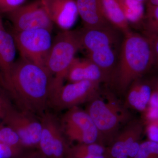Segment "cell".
<instances>
[{
    "label": "cell",
    "instance_id": "obj_29",
    "mask_svg": "<svg viewBox=\"0 0 158 158\" xmlns=\"http://www.w3.org/2000/svg\"><path fill=\"white\" fill-rule=\"evenodd\" d=\"M147 6H158V0H147Z\"/></svg>",
    "mask_w": 158,
    "mask_h": 158
},
{
    "label": "cell",
    "instance_id": "obj_27",
    "mask_svg": "<svg viewBox=\"0 0 158 158\" xmlns=\"http://www.w3.org/2000/svg\"><path fill=\"white\" fill-rule=\"evenodd\" d=\"M19 158H47L38 150H31L21 153Z\"/></svg>",
    "mask_w": 158,
    "mask_h": 158
},
{
    "label": "cell",
    "instance_id": "obj_16",
    "mask_svg": "<svg viewBox=\"0 0 158 158\" xmlns=\"http://www.w3.org/2000/svg\"><path fill=\"white\" fill-rule=\"evenodd\" d=\"M120 46L107 47L87 53V58L101 69L109 85H114Z\"/></svg>",
    "mask_w": 158,
    "mask_h": 158
},
{
    "label": "cell",
    "instance_id": "obj_19",
    "mask_svg": "<svg viewBox=\"0 0 158 158\" xmlns=\"http://www.w3.org/2000/svg\"><path fill=\"white\" fill-rule=\"evenodd\" d=\"M101 3L105 16L111 25L123 34L131 31L130 23L117 0H101Z\"/></svg>",
    "mask_w": 158,
    "mask_h": 158
},
{
    "label": "cell",
    "instance_id": "obj_4",
    "mask_svg": "<svg viewBox=\"0 0 158 158\" xmlns=\"http://www.w3.org/2000/svg\"><path fill=\"white\" fill-rule=\"evenodd\" d=\"M80 49L77 30L63 31L53 41L45 65L52 78L51 96L64 85L71 64Z\"/></svg>",
    "mask_w": 158,
    "mask_h": 158
},
{
    "label": "cell",
    "instance_id": "obj_2",
    "mask_svg": "<svg viewBox=\"0 0 158 158\" xmlns=\"http://www.w3.org/2000/svg\"><path fill=\"white\" fill-rule=\"evenodd\" d=\"M153 63L151 46L145 35L131 31L123 34L114 82L118 92L125 94L132 82L149 72Z\"/></svg>",
    "mask_w": 158,
    "mask_h": 158
},
{
    "label": "cell",
    "instance_id": "obj_21",
    "mask_svg": "<svg viewBox=\"0 0 158 158\" xmlns=\"http://www.w3.org/2000/svg\"><path fill=\"white\" fill-rule=\"evenodd\" d=\"M106 147L99 143L78 144L69 147L65 158H77L87 156L104 155Z\"/></svg>",
    "mask_w": 158,
    "mask_h": 158
},
{
    "label": "cell",
    "instance_id": "obj_28",
    "mask_svg": "<svg viewBox=\"0 0 158 158\" xmlns=\"http://www.w3.org/2000/svg\"><path fill=\"white\" fill-rule=\"evenodd\" d=\"M149 79L152 85L153 90L158 95V75L154 76Z\"/></svg>",
    "mask_w": 158,
    "mask_h": 158
},
{
    "label": "cell",
    "instance_id": "obj_11",
    "mask_svg": "<svg viewBox=\"0 0 158 158\" xmlns=\"http://www.w3.org/2000/svg\"><path fill=\"white\" fill-rule=\"evenodd\" d=\"M35 116L12 107L3 120V123L9 126L17 133L24 148L38 147L42 124L40 119Z\"/></svg>",
    "mask_w": 158,
    "mask_h": 158
},
{
    "label": "cell",
    "instance_id": "obj_7",
    "mask_svg": "<svg viewBox=\"0 0 158 158\" xmlns=\"http://www.w3.org/2000/svg\"><path fill=\"white\" fill-rule=\"evenodd\" d=\"M98 82L82 81L63 85L51 96L49 106L59 110L69 109L89 102L100 92Z\"/></svg>",
    "mask_w": 158,
    "mask_h": 158
},
{
    "label": "cell",
    "instance_id": "obj_10",
    "mask_svg": "<svg viewBox=\"0 0 158 158\" xmlns=\"http://www.w3.org/2000/svg\"><path fill=\"white\" fill-rule=\"evenodd\" d=\"M7 14L14 31L40 28L52 30L53 23L40 0L23 5Z\"/></svg>",
    "mask_w": 158,
    "mask_h": 158
},
{
    "label": "cell",
    "instance_id": "obj_23",
    "mask_svg": "<svg viewBox=\"0 0 158 158\" xmlns=\"http://www.w3.org/2000/svg\"><path fill=\"white\" fill-rule=\"evenodd\" d=\"M143 24V33L158 35V6H147Z\"/></svg>",
    "mask_w": 158,
    "mask_h": 158
},
{
    "label": "cell",
    "instance_id": "obj_32",
    "mask_svg": "<svg viewBox=\"0 0 158 158\" xmlns=\"http://www.w3.org/2000/svg\"><path fill=\"white\" fill-rule=\"evenodd\" d=\"M0 158H2V156H1V155H0Z\"/></svg>",
    "mask_w": 158,
    "mask_h": 158
},
{
    "label": "cell",
    "instance_id": "obj_5",
    "mask_svg": "<svg viewBox=\"0 0 158 158\" xmlns=\"http://www.w3.org/2000/svg\"><path fill=\"white\" fill-rule=\"evenodd\" d=\"M51 32L43 28L14 31L12 35L21 58L45 67L53 43Z\"/></svg>",
    "mask_w": 158,
    "mask_h": 158
},
{
    "label": "cell",
    "instance_id": "obj_1",
    "mask_svg": "<svg viewBox=\"0 0 158 158\" xmlns=\"http://www.w3.org/2000/svg\"><path fill=\"white\" fill-rule=\"evenodd\" d=\"M52 78L45 67L21 58L15 61L2 85L19 110L41 116L49 106Z\"/></svg>",
    "mask_w": 158,
    "mask_h": 158
},
{
    "label": "cell",
    "instance_id": "obj_12",
    "mask_svg": "<svg viewBox=\"0 0 158 158\" xmlns=\"http://www.w3.org/2000/svg\"><path fill=\"white\" fill-rule=\"evenodd\" d=\"M77 31L81 49L85 50L86 53L107 47L121 45L123 39L122 33L113 26L102 28L83 27Z\"/></svg>",
    "mask_w": 158,
    "mask_h": 158
},
{
    "label": "cell",
    "instance_id": "obj_25",
    "mask_svg": "<svg viewBox=\"0 0 158 158\" xmlns=\"http://www.w3.org/2000/svg\"><path fill=\"white\" fill-rule=\"evenodd\" d=\"M26 0H0V12L8 14L23 5Z\"/></svg>",
    "mask_w": 158,
    "mask_h": 158
},
{
    "label": "cell",
    "instance_id": "obj_22",
    "mask_svg": "<svg viewBox=\"0 0 158 158\" xmlns=\"http://www.w3.org/2000/svg\"><path fill=\"white\" fill-rule=\"evenodd\" d=\"M0 143L19 151H21L23 148H24L17 133L4 123L0 125Z\"/></svg>",
    "mask_w": 158,
    "mask_h": 158
},
{
    "label": "cell",
    "instance_id": "obj_8",
    "mask_svg": "<svg viewBox=\"0 0 158 158\" xmlns=\"http://www.w3.org/2000/svg\"><path fill=\"white\" fill-rule=\"evenodd\" d=\"M42 130L38 148L47 158H65L69 146L60 122L51 113L45 112L41 116Z\"/></svg>",
    "mask_w": 158,
    "mask_h": 158
},
{
    "label": "cell",
    "instance_id": "obj_3",
    "mask_svg": "<svg viewBox=\"0 0 158 158\" xmlns=\"http://www.w3.org/2000/svg\"><path fill=\"white\" fill-rule=\"evenodd\" d=\"M85 110L93 120L106 147L113 141L121 125L131 120L127 109L108 91L102 95L100 92L88 102Z\"/></svg>",
    "mask_w": 158,
    "mask_h": 158
},
{
    "label": "cell",
    "instance_id": "obj_24",
    "mask_svg": "<svg viewBox=\"0 0 158 158\" xmlns=\"http://www.w3.org/2000/svg\"><path fill=\"white\" fill-rule=\"evenodd\" d=\"M133 158H158V141L149 140L141 142Z\"/></svg>",
    "mask_w": 158,
    "mask_h": 158
},
{
    "label": "cell",
    "instance_id": "obj_20",
    "mask_svg": "<svg viewBox=\"0 0 158 158\" xmlns=\"http://www.w3.org/2000/svg\"><path fill=\"white\" fill-rule=\"evenodd\" d=\"M130 24L140 25L143 24L145 15L144 3L137 0H117Z\"/></svg>",
    "mask_w": 158,
    "mask_h": 158
},
{
    "label": "cell",
    "instance_id": "obj_26",
    "mask_svg": "<svg viewBox=\"0 0 158 158\" xmlns=\"http://www.w3.org/2000/svg\"><path fill=\"white\" fill-rule=\"evenodd\" d=\"M149 40L153 58V67L158 69V35L143 33Z\"/></svg>",
    "mask_w": 158,
    "mask_h": 158
},
{
    "label": "cell",
    "instance_id": "obj_13",
    "mask_svg": "<svg viewBox=\"0 0 158 158\" xmlns=\"http://www.w3.org/2000/svg\"><path fill=\"white\" fill-rule=\"evenodd\" d=\"M53 23L68 31L79 15L75 0H40Z\"/></svg>",
    "mask_w": 158,
    "mask_h": 158
},
{
    "label": "cell",
    "instance_id": "obj_9",
    "mask_svg": "<svg viewBox=\"0 0 158 158\" xmlns=\"http://www.w3.org/2000/svg\"><path fill=\"white\" fill-rule=\"evenodd\" d=\"M141 120H130L106 147L105 158H133L138 151L144 131Z\"/></svg>",
    "mask_w": 158,
    "mask_h": 158
},
{
    "label": "cell",
    "instance_id": "obj_18",
    "mask_svg": "<svg viewBox=\"0 0 158 158\" xmlns=\"http://www.w3.org/2000/svg\"><path fill=\"white\" fill-rule=\"evenodd\" d=\"M16 49L12 34L0 25V80L2 85L9 79L15 63Z\"/></svg>",
    "mask_w": 158,
    "mask_h": 158
},
{
    "label": "cell",
    "instance_id": "obj_31",
    "mask_svg": "<svg viewBox=\"0 0 158 158\" xmlns=\"http://www.w3.org/2000/svg\"><path fill=\"white\" fill-rule=\"evenodd\" d=\"M137 1L144 4V3L147 2V0H137Z\"/></svg>",
    "mask_w": 158,
    "mask_h": 158
},
{
    "label": "cell",
    "instance_id": "obj_15",
    "mask_svg": "<svg viewBox=\"0 0 158 158\" xmlns=\"http://www.w3.org/2000/svg\"><path fill=\"white\" fill-rule=\"evenodd\" d=\"M153 88L149 78L137 79L130 85L125 94L124 106L139 112H144L149 104Z\"/></svg>",
    "mask_w": 158,
    "mask_h": 158
},
{
    "label": "cell",
    "instance_id": "obj_30",
    "mask_svg": "<svg viewBox=\"0 0 158 158\" xmlns=\"http://www.w3.org/2000/svg\"><path fill=\"white\" fill-rule=\"evenodd\" d=\"M77 158H105L104 155L87 156Z\"/></svg>",
    "mask_w": 158,
    "mask_h": 158
},
{
    "label": "cell",
    "instance_id": "obj_6",
    "mask_svg": "<svg viewBox=\"0 0 158 158\" xmlns=\"http://www.w3.org/2000/svg\"><path fill=\"white\" fill-rule=\"evenodd\" d=\"M60 123L63 134L69 141H76L78 144L104 145L98 130L85 110L77 106L68 109L62 116Z\"/></svg>",
    "mask_w": 158,
    "mask_h": 158
},
{
    "label": "cell",
    "instance_id": "obj_17",
    "mask_svg": "<svg viewBox=\"0 0 158 158\" xmlns=\"http://www.w3.org/2000/svg\"><path fill=\"white\" fill-rule=\"evenodd\" d=\"M79 15L87 28H102L111 25L105 16L101 0H75Z\"/></svg>",
    "mask_w": 158,
    "mask_h": 158
},
{
    "label": "cell",
    "instance_id": "obj_14",
    "mask_svg": "<svg viewBox=\"0 0 158 158\" xmlns=\"http://www.w3.org/2000/svg\"><path fill=\"white\" fill-rule=\"evenodd\" d=\"M65 80L69 83L90 81L100 84H108L106 78L99 67L92 61L86 58H75L66 75Z\"/></svg>",
    "mask_w": 158,
    "mask_h": 158
}]
</instances>
